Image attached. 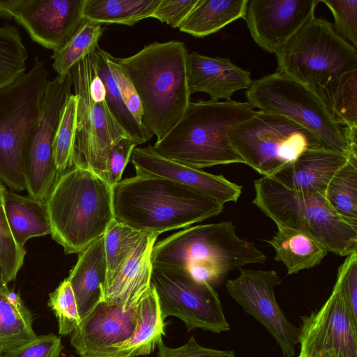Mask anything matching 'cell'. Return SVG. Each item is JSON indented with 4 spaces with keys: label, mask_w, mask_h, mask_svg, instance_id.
Returning <instances> with one entry per match:
<instances>
[{
    "label": "cell",
    "mask_w": 357,
    "mask_h": 357,
    "mask_svg": "<svg viewBox=\"0 0 357 357\" xmlns=\"http://www.w3.org/2000/svg\"><path fill=\"white\" fill-rule=\"evenodd\" d=\"M114 220L143 233L158 234L218 215L224 205L181 183L135 175L112 187Z\"/></svg>",
    "instance_id": "obj_1"
},
{
    "label": "cell",
    "mask_w": 357,
    "mask_h": 357,
    "mask_svg": "<svg viewBox=\"0 0 357 357\" xmlns=\"http://www.w3.org/2000/svg\"><path fill=\"white\" fill-rule=\"evenodd\" d=\"M188 51L181 41L155 42L136 54L116 57L134 84L143 123L161 140L179 121L189 103Z\"/></svg>",
    "instance_id": "obj_2"
},
{
    "label": "cell",
    "mask_w": 357,
    "mask_h": 357,
    "mask_svg": "<svg viewBox=\"0 0 357 357\" xmlns=\"http://www.w3.org/2000/svg\"><path fill=\"white\" fill-rule=\"evenodd\" d=\"M255 112L248 102L190 101L177 124L153 148L167 159L196 169L244 164L229 136Z\"/></svg>",
    "instance_id": "obj_3"
},
{
    "label": "cell",
    "mask_w": 357,
    "mask_h": 357,
    "mask_svg": "<svg viewBox=\"0 0 357 357\" xmlns=\"http://www.w3.org/2000/svg\"><path fill=\"white\" fill-rule=\"evenodd\" d=\"M45 201L52 238L66 254L82 252L114 220L112 188L87 169L72 167L63 173Z\"/></svg>",
    "instance_id": "obj_4"
},
{
    "label": "cell",
    "mask_w": 357,
    "mask_h": 357,
    "mask_svg": "<svg viewBox=\"0 0 357 357\" xmlns=\"http://www.w3.org/2000/svg\"><path fill=\"white\" fill-rule=\"evenodd\" d=\"M254 204L277 227L303 231L340 257L357 252V228L344 221L324 195L293 190L273 176L254 181Z\"/></svg>",
    "instance_id": "obj_5"
},
{
    "label": "cell",
    "mask_w": 357,
    "mask_h": 357,
    "mask_svg": "<svg viewBox=\"0 0 357 357\" xmlns=\"http://www.w3.org/2000/svg\"><path fill=\"white\" fill-rule=\"evenodd\" d=\"M48 71L44 61L10 84L0 88V181L14 190H26L24 161L38 125Z\"/></svg>",
    "instance_id": "obj_6"
},
{
    "label": "cell",
    "mask_w": 357,
    "mask_h": 357,
    "mask_svg": "<svg viewBox=\"0 0 357 357\" xmlns=\"http://www.w3.org/2000/svg\"><path fill=\"white\" fill-rule=\"evenodd\" d=\"M276 56L277 72L305 85L326 105L324 87L357 69V49L336 32L333 24L315 15Z\"/></svg>",
    "instance_id": "obj_7"
},
{
    "label": "cell",
    "mask_w": 357,
    "mask_h": 357,
    "mask_svg": "<svg viewBox=\"0 0 357 357\" xmlns=\"http://www.w3.org/2000/svg\"><path fill=\"white\" fill-rule=\"evenodd\" d=\"M245 97L252 108L284 116L326 146L357 157V138L337 123L328 105L305 85L275 72L252 81Z\"/></svg>",
    "instance_id": "obj_8"
},
{
    "label": "cell",
    "mask_w": 357,
    "mask_h": 357,
    "mask_svg": "<svg viewBox=\"0 0 357 357\" xmlns=\"http://www.w3.org/2000/svg\"><path fill=\"white\" fill-rule=\"evenodd\" d=\"M71 74L77 98L73 167L89 169L108 183L109 152L119 140L130 138L107 107L105 89L91 56L75 65Z\"/></svg>",
    "instance_id": "obj_9"
},
{
    "label": "cell",
    "mask_w": 357,
    "mask_h": 357,
    "mask_svg": "<svg viewBox=\"0 0 357 357\" xmlns=\"http://www.w3.org/2000/svg\"><path fill=\"white\" fill-rule=\"evenodd\" d=\"M153 266L188 269L211 262L227 273L250 264H264L266 257L255 244L241 238L231 221L188 227L155 243Z\"/></svg>",
    "instance_id": "obj_10"
},
{
    "label": "cell",
    "mask_w": 357,
    "mask_h": 357,
    "mask_svg": "<svg viewBox=\"0 0 357 357\" xmlns=\"http://www.w3.org/2000/svg\"><path fill=\"white\" fill-rule=\"evenodd\" d=\"M229 142L244 164L262 176H274L308 149L326 146L291 120L259 110L232 131Z\"/></svg>",
    "instance_id": "obj_11"
},
{
    "label": "cell",
    "mask_w": 357,
    "mask_h": 357,
    "mask_svg": "<svg viewBox=\"0 0 357 357\" xmlns=\"http://www.w3.org/2000/svg\"><path fill=\"white\" fill-rule=\"evenodd\" d=\"M151 286L164 321L169 316L176 317L188 331L200 328L221 333L230 330L213 286L195 279L187 270L152 266Z\"/></svg>",
    "instance_id": "obj_12"
},
{
    "label": "cell",
    "mask_w": 357,
    "mask_h": 357,
    "mask_svg": "<svg viewBox=\"0 0 357 357\" xmlns=\"http://www.w3.org/2000/svg\"><path fill=\"white\" fill-rule=\"evenodd\" d=\"M73 87L71 71L47 82L40 116L29 143L24 178L29 196L45 201L59 177L54 160V140L59 123Z\"/></svg>",
    "instance_id": "obj_13"
},
{
    "label": "cell",
    "mask_w": 357,
    "mask_h": 357,
    "mask_svg": "<svg viewBox=\"0 0 357 357\" xmlns=\"http://www.w3.org/2000/svg\"><path fill=\"white\" fill-rule=\"evenodd\" d=\"M281 279L274 270L240 268L238 276L226 282L229 296L261 324L275 340L283 357H292L300 329L284 315L275 298Z\"/></svg>",
    "instance_id": "obj_14"
},
{
    "label": "cell",
    "mask_w": 357,
    "mask_h": 357,
    "mask_svg": "<svg viewBox=\"0 0 357 357\" xmlns=\"http://www.w3.org/2000/svg\"><path fill=\"white\" fill-rule=\"evenodd\" d=\"M301 319L298 357H357V321L335 284L325 303Z\"/></svg>",
    "instance_id": "obj_15"
},
{
    "label": "cell",
    "mask_w": 357,
    "mask_h": 357,
    "mask_svg": "<svg viewBox=\"0 0 357 357\" xmlns=\"http://www.w3.org/2000/svg\"><path fill=\"white\" fill-rule=\"evenodd\" d=\"M320 0H248L245 20L255 42L277 54L313 16Z\"/></svg>",
    "instance_id": "obj_16"
},
{
    "label": "cell",
    "mask_w": 357,
    "mask_h": 357,
    "mask_svg": "<svg viewBox=\"0 0 357 357\" xmlns=\"http://www.w3.org/2000/svg\"><path fill=\"white\" fill-rule=\"evenodd\" d=\"M85 0H19L13 18L43 47L54 51L63 47L85 19Z\"/></svg>",
    "instance_id": "obj_17"
},
{
    "label": "cell",
    "mask_w": 357,
    "mask_h": 357,
    "mask_svg": "<svg viewBox=\"0 0 357 357\" xmlns=\"http://www.w3.org/2000/svg\"><path fill=\"white\" fill-rule=\"evenodd\" d=\"M130 160L136 175L157 176L181 183L222 205L237 202L242 192L241 185L229 181L222 175L213 174L167 159L158 154L151 145L135 147Z\"/></svg>",
    "instance_id": "obj_18"
},
{
    "label": "cell",
    "mask_w": 357,
    "mask_h": 357,
    "mask_svg": "<svg viewBox=\"0 0 357 357\" xmlns=\"http://www.w3.org/2000/svg\"><path fill=\"white\" fill-rule=\"evenodd\" d=\"M137 314L138 305L123 311L119 306L102 301L70 333V344L80 357L102 352L132 336Z\"/></svg>",
    "instance_id": "obj_19"
},
{
    "label": "cell",
    "mask_w": 357,
    "mask_h": 357,
    "mask_svg": "<svg viewBox=\"0 0 357 357\" xmlns=\"http://www.w3.org/2000/svg\"><path fill=\"white\" fill-rule=\"evenodd\" d=\"M187 76L190 95L204 92L215 101L231 100L236 91L248 89L253 81L250 71L237 66L229 59L210 57L196 52L188 54Z\"/></svg>",
    "instance_id": "obj_20"
},
{
    "label": "cell",
    "mask_w": 357,
    "mask_h": 357,
    "mask_svg": "<svg viewBox=\"0 0 357 357\" xmlns=\"http://www.w3.org/2000/svg\"><path fill=\"white\" fill-rule=\"evenodd\" d=\"M158 234L146 233L114 278L105 285L103 301L123 311L138 305L151 288V252Z\"/></svg>",
    "instance_id": "obj_21"
},
{
    "label": "cell",
    "mask_w": 357,
    "mask_h": 357,
    "mask_svg": "<svg viewBox=\"0 0 357 357\" xmlns=\"http://www.w3.org/2000/svg\"><path fill=\"white\" fill-rule=\"evenodd\" d=\"M352 158H357L327 146L310 149L273 177L293 190L324 195L332 177Z\"/></svg>",
    "instance_id": "obj_22"
},
{
    "label": "cell",
    "mask_w": 357,
    "mask_h": 357,
    "mask_svg": "<svg viewBox=\"0 0 357 357\" xmlns=\"http://www.w3.org/2000/svg\"><path fill=\"white\" fill-rule=\"evenodd\" d=\"M107 275L103 235L79 253L77 261L67 278L81 319L103 301Z\"/></svg>",
    "instance_id": "obj_23"
},
{
    "label": "cell",
    "mask_w": 357,
    "mask_h": 357,
    "mask_svg": "<svg viewBox=\"0 0 357 357\" xmlns=\"http://www.w3.org/2000/svg\"><path fill=\"white\" fill-rule=\"evenodd\" d=\"M165 326L156 293L151 286L138 304L137 324L132 336L126 341L91 357H137L149 355L162 342V336L165 335Z\"/></svg>",
    "instance_id": "obj_24"
},
{
    "label": "cell",
    "mask_w": 357,
    "mask_h": 357,
    "mask_svg": "<svg viewBox=\"0 0 357 357\" xmlns=\"http://www.w3.org/2000/svg\"><path fill=\"white\" fill-rule=\"evenodd\" d=\"M266 241L275 250V260L285 265L287 275L318 265L328 252L310 234L287 227H278L275 234Z\"/></svg>",
    "instance_id": "obj_25"
},
{
    "label": "cell",
    "mask_w": 357,
    "mask_h": 357,
    "mask_svg": "<svg viewBox=\"0 0 357 357\" xmlns=\"http://www.w3.org/2000/svg\"><path fill=\"white\" fill-rule=\"evenodd\" d=\"M4 206L12 234L20 246L24 248L30 238L51 234L45 201L23 196L6 189Z\"/></svg>",
    "instance_id": "obj_26"
},
{
    "label": "cell",
    "mask_w": 357,
    "mask_h": 357,
    "mask_svg": "<svg viewBox=\"0 0 357 357\" xmlns=\"http://www.w3.org/2000/svg\"><path fill=\"white\" fill-rule=\"evenodd\" d=\"M33 316L20 294L0 288V356L33 340Z\"/></svg>",
    "instance_id": "obj_27"
},
{
    "label": "cell",
    "mask_w": 357,
    "mask_h": 357,
    "mask_svg": "<svg viewBox=\"0 0 357 357\" xmlns=\"http://www.w3.org/2000/svg\"><path fill=\"white\" fill-rule=\"evenodd\" d=\"M248 3V0H198L178 29L204 38L240 18L245 19Z\"/></svg>",
    "instance_id": "obj_28"
},
{
    "label": "cell",
    "mask_w": 357,
    "mask_h": 357,
    "mask_svg": "<svg viewBox=\"0 0 357 357\" xmlns=\"http://www.w3.org/2000/svg\"><path fill=\"white\" fill-rule=\"evenodd\" d=\"M90 56L92 66L104 84L107 107L116 122L136 145L149 141L153 133L139 123L126 107L109 70L106 51L98 45Z\"/></svg>",
    "instance_id": "obj_29"
},
{
    "label": "cell",
    "mask_w": 357,
    "mask_h": 357,
    "mask_svg": "<svg viewBox=\"0 0 357 357\" xmlns=\"http://www.w3.org/2000/svg\"><path fill=\"white\" fill-rule=\"evenodd\" d=\"M160 0H85L83 16L98 24L132 26L151 17Z\"/></svg>",
    "instance_id": "obj_30"
},
{
    "label": "cell",
    "mask_w": 357,
    "mask_h": 357,
    "mask_svg": "<svg viewBox=\"0 0 357 357\" xmlns=\"http://www.w3.org/2000/svg\"><path fill=\"white\" fill-rule=\"evenodd\" d=\"M327 105L335 119L357 138V69L345 73L324 89Z\"/></svg>",
    "instance_id": "obj_31"
},
{
    "label": "cell",
    "mask_w": 357,
    "mask_h": 357,
    "mask_svg": "<svg viewBox=\"0 0 357 357\" xmlns=\"http://www.w3.org/2000/svg\"><path fill=\"white\" fill-rule=\"evenodd\" d=\"M324 197L344 221L357 228V158H351L335 174Z\"/></svg>",
    "instance_id": "obj_32"
},
{
    "label": "cell",
    "mask_w": 357,
    "mask_h": 357,
    "mask_svg": "<svg viewBox=\"0 0 357 357\" xmlns=\"http://www.w3.org/2000/svg\"><path fill=\"white\" fill-rule=\"evenodd\" d=\"M102 33V24L85 20L70 40L51 56L53 68L58 75L70 72L75 65L90 55L98 45Z\"/></svg>",
    "instance_id": "obj_33"
},
{
    "label": "cell",
    "mask_w": 357,
    "mask_h": 357,
    "mask_svg": "<svg viewBox=\"0 0 357 357\" xmlns=\"http://www.w3.org/2000/svg\"><path fill=\"white\" fill-rule=\"evenodd\" d=\"M146 234L115 220L110 222L104 234L107 267L106 284L117 274L132 250Z\"/></svg>",
    "instance_id": "obj_34"
},
{
    "label": "cell",
    "mask_w": 357,
    "mask_h": 357,
    "mask_svg": "<svg viewBox=\"0 0 357 357\" xmlns=\"http://www.w3.org/2000/svg\"><path fill=\"white\" fill-rule=\"evenodd\" d=\"M27 58L19 30L12 25L0 27V88L24 74Z\"/></svg>",
    "instance_id": "obj_35"
},
{
    "label": "cell",
    "mask_w": 357,
    "mask_h": 357,
    "mask_svg": "<svg viewBox=\"0 0 357 357\" xmlns=\"http://www.w3.org/2000/svg\"><path fill=\"white\" fill-rule=\"evenodd\" d=\"M77 98L71 94L68 99L59 123L54 140V160L60 176L73 167Z\"/></svg>",
    "instance_id": "obj_36"
},
{
    "label": "cell",
    "mask_w": 357,
    "mask_h": 357,
    "mask_svg": "<svg viewBox=\"0 0 357 357\" xmlns=\"http://www.w3.org/2000/svg\"><path fill=\"white\" fill-rule=\"evenodd\" d=\"M6 190L0 181V259L8 284L15 280L23 266L26 250L17 243L10 229L4 206Z\"/></svg>",
    "instance_id": "obj_37"
},
{
    "label": "cell",
    "mask_w": 357,
    "mask_h": 357,
    "mask_svg": "<svg viewBox=\"0 0 357 357\" xmlns=\"http://www.w3.org/2000/svg\"><path fill=\"white\" fill-rule=\"evenodd\" d=\"M48 306L57 318L59 335H70L80 324L75 294L67 278L49 294Z\"/></svg>",
    "instance_id": "obj_38"
},
{
    "label": "cell",
    "mask_w": 357,
    "mask_h": 357,
    "mask_svg": "<svg viewBox=\"0 0 357 357\" xmlns=\"http://www.w3.org/2000/svg\"><path fill=\"white\" fill-rule=\"evenodd\" d=\"M331 11L336 32L357 47V0H320Z\"/></svg>",
    "instance_id": "obj_39"
},
{
    "label": "cell",
    "mask_w": 357,
    "mask_h": 357,
    "mask_svg": "<svg viewBox=\"0 0 357 357\" xmlns=\"http://www.w3.org/2000/svg\"><path fill=\"white\" fill-rule=\"evenodd\" d=\"M106 57L109 70L126 107L138 122L144 125L142 121L143 109L140 99L128 73L118 63L115 56L106 52Z\"/></svg>",
    "instance_id": "obj_40"
},
{
    "label": "cell",
    "mask_w": 357,
    "mask_h": 357,
    "mask_svg": "<svg viewBox=\"0 0 357 357\" xmlns=\"http://www.w3.org/2000/svg\"><path fill=\"white\" fill-rule=\"evenodd\" d=\"M335 284L357 321V252L346 257L339 266Z\"/></svg>",
    "instance_id": "obj_41"
},
{
    "label": "cell",
    "mask_w": 357,
    "mask_h": 357,
    "mask_svg": "<svg viewBox=\"0 0 357 357\" xmlns=\"http://www.w3.org/2000/svg\"><path fill=\"white\" fill-rule=\"evenodd\" d=\"M63 349L60 337L51 333L37 335L33 340L1 357H60Z\"/></svg>",
    "instance_id": "obj_42"
},
{
    "label": "cell",
    "mask_w": 357,
    "mask_h": 357,
    "mask_svg": "<svg viewBox=\"0 0 357 357\" xmlns=\"http://www.w3.org/2000/svg\"><path fill=\"white\" fill-rule=\"evenodd\" d=\"M197 1L198 0H160L151 17L173 28H178Z\"/></svg>",
    "instance_id": "obj_43"
},
{
    "label": "cell",
    "mask_w": 357,
    "mask_h": 357,
    "mask_svg": "<svg viewBox=\"0 0 357 357\" xmlns=\"http://www.w3.org/2000/svg\"><path fill=\"white\" fill-rule=\"evenodd\" d=\"M136 146L131 139L123 138L112 148L107 159L108 183L112 188L121 181Z\"/></svg>",
    "instance_id": "obj_44"
},
{
    "label": "cell",
    "mask_w": 357,
    "mask_h": 357,
    "mask_svg": "<svg viewBox=\"0 0 357 357\" xmlns=\"http://www.w3.org/2000/svg\"><path fill=\"white\" fill-rule=\"evenodd\" d=\"M158 348V357H235L234 351L204 347L198 344L193 336L179 347L169 348L161 342Z\"/></svg>",
    "instance_id": "obj_45"
},
{
    "label": "cell",
    "mask_w": 357,
    "mask_h": 357,
    "mask_svg": "<svg viewBox=\"0 0 357 357\" xmlns=\"http://www.w3.org/2000/svg\"><path fill=\"white\" fill-rule=\"evenodd\" d=\"M19 0H0V18L11 19Z\"/></svg>",
    "instance_id": "obj_46"
},
{
    "label": "cell",
    "mask_w": 357,
    "mask_h": 357,
    "mask_svg": "<svg viewBox=\"0 0 357 357\" xmlns=\"http://www.w3.org/2000/svg\"><path fill=\"white\" fill-rule=\"evenodd\" d=\"M8 286V283L6 281L4 272L2 266V264L0 259V288Z\"/></svg>",
    "instance_id": "obj_47"
},
{
    "label": "cell",
    "mask_w": 357,
    "mask_h": 357,
    "mask_svg": "<svg viewBox=\"0 0 357 357\" xmlns=\"http://www.w3.org/2000/svg\"><path fill=\"white\" fill-rule=\"evenodd\" d=\"M68 357H73V356H68Z\"/></svg>",
    "instance_id": "obj_48"
},
{
    "label": "cell",
    "mask_w": 357,
    "mask_h": 357,
    "mask_svg": "<svg viewBox=\"0 0 357 357\" xmlns=\"http://www.w3.org/2000/svg\"><path fill=\"white\" fill-rule=\"evenodd\" d=\"M0 357H1V356H0Z\"/></svg>",
    "instance_id": "obj_49"
}]
</instances>
